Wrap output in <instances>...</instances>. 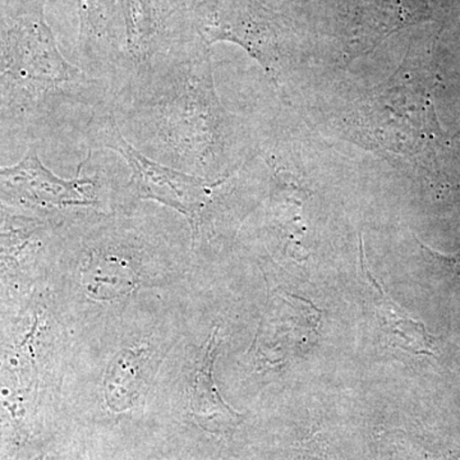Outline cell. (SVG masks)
Returning <instances> with one entry per match:
<instances>
[{"instance_id":"cell-3","label":"cell","mask_w":460,"mask_h":460,"mask_svg":"<svg viewBox=\"0 0 460 460\" xmlns=\"http://www.w3.org/2000/svg\"><path fill=\"white\" fill-rule=\"evenodd\" d=\"M90 122L91 144L115 151L128 166L131 172L128 189L132 195L154 199L180 211L189 219L193 235L198 238L206 210L226 180H202L150 159L124 137L115 119L113 105L102 104L93 109Z\"/></svg>"},{"instance_id":"cell-7","label":"cell","mask_w":460,"mask_h":460,"mask_svg":"<svg viewBox=\"0 0 460 460\" xmlns=\"http://www.w3.org/2000/svg\"><path fill=\"white\" fill-rule=\"evenodd\" d=\"M150 354L145 348L124 349L114 357L105 376V399L114 411H128L145 385Z\"/></svg>"},{"instance_id":"cell-2","label":"cell","mask_w":460,"mask_h":460,"mask_svg":"<svg viewBox=\"0 0 460 460\" xmlns=\"http://www.w3.org/2000/svg\"><path fill=\"white\" fill-rule=\"evenodd\" d=\"M0 96L23 108L95 109L108 91L62 56L49 27L35 17L20 21L0 45Z\"/></svg>"},{"instance_id":"cell-1","label":"cell","mask_w":460,"mask_h":460,"mask_svg":"<svg viewBox=\"0 0 460 460\" xmlns=\"http://www.w3.org/2000/svg\"><path fill=\"white\" fill-rule=\"evenodd\" d=\"M126 93L142 132L166 165L178 171L202 165L219 146V107L205 58L159 63Z\"/></svg>"},{"instance_id":"cell-6","label":"cell","mask_w":460,"mask_h":460,"mask_svg":"<svg viewBox=\"0 0 460 460\" xmlns=\"http://www.w3.org/2000/svg\"><path fill=\"white\" fill-rule=\"evenodd\" d=\"M217 334L219 328H215L196 365L190 394V411L196 422L206 431L226 432L238 425L241 414L233 411L223 401L215 385L213 367L219 347Z\"/></svg>"},{"instance_id":"cell-4","label":"cell","mask_w":460,"mask_h":460,"mask_svg":"<svg viewBox=\"0 0 460 460\" xmlns=\"http://www.w3.org/2000/svg\"><path fill=\"white\" fill-rule=\"evenodd\" d=\"M98 177L63 180L42 164L35 150H30L18 164L0 168V201L39 208L99 204Z\"/></svg>"},{"instance_id":"cell-5","label":"cell","mask_w":460,"mask_h":460,"mask_svg":"<svg viewBox=\"0 0 460 460\" xmlns=\"http://www.w3.org/2000/svg\"><path fill=\"white\" fill-rule=\"evenodd\" d=\"M359 259L365 279L370 283L372 304L381 329L389 338L390 343L402 350L413 354L432 356L435 349V338L426 330L420 321L413 319L392 296H387L380 281L375 279L366 262L363 241L359 243Z\"/></svg>"},{"instance_id":"cell-8","label":"cell","mask_w":460,"mask_h":460,"mask_svg":"<svg viewBox=\"0 0 460 460\" xmlns=\"http://www.w3.org/2000/svg\"><path fill=\"white\" fill-rule=\"evenodd\" d=\"M420 246H422L423 250L431 253V255L443 263V265L447 266L450 271H453L454 274L459 275L460 277V250L458 252L452 253V255H443V253L436 252V251L431 250V248L426 247L425 244L420 243Z\"/></svg>"}]
</instances>
